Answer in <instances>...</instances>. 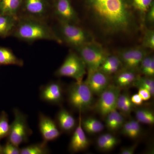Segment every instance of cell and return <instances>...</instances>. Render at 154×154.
Here are the masks:
<instances>
[{
    "instance_id": "6da1fadb",
    "label": "cell",
    "mask_w": 154,
    "mask_h": 154,
    "mask_svg": "<svg viewBox=\"0 0 154 154\" xmlns=\"http://www.w3.org/2000/svg\"><path fill=\"white\" fill-rule=\"evenodd\" d=\"M91 17L105 33L129 34L136 28L125 0H86Z\"/></svg>"
},
{
    "instance_id": "7a4b0ae2",
    "label": "cell",
    "mask_w": 154,
    "mask_h": 154,
    "mask_svg": "<svg viewBox=\"0 0 154 154\" xmlns=\"http://www.w3.org/2000/svg\"><path fill=\"white\" fill-rule=\"evenodd\" d=\"M13 33L15 37L28 42L40 40H50L59 43L63 42L47 25L34 18H25L18 20Z\"/></svg>"
},
{
    "instance_id": "3957f363",
    "label": "cell",
    "mask_w": 154,
    "mask_h": 154,
    "mask_svg": "<svg viewBox=\"0 0 154 154\" xmlns=\"http://www.w3.org/2000/svg\"><path fill=\"white\" fill-rule=\"evenodd\" d=\"M94 96L85 81L72 83L67 91L69 105L79 112H85L93 107Z\"/></svg>"
},
{
    "instance_id": "277c9868",
    "label": "cell",
    "mask_w": 154,
    "mask_h": 154,
    "mask_svg": "<svg viewBox=\"0 0 154 154\" xmlns=\"http://www.w3.org/2000/svg\"><path fill=\"white\" fill-rule=\"evenodd\" d=\"M75 49L78 55L85 64L88 75L99 69L109 54L101 45L94 41Z\"/></svg>"
},
{
    "instance_id": "5b68a950",
    "label": "cell",
    "mask_w": 154,
    "mask_h": 154,
    "mask_svg": "<svg viewBox=\"0 0 154 154\" xmlns=\"http://www.w3.org/2000/svg\"><path fill=\"white\" fill-rule=\"evenodd\" d=\"M62 41L75 48L94 41L91 33L79 27L77 24L59 21Z\"/></svg>"
},
{
    "instance_id": "8992f818",
    "label": "cell",
    "mask_w": 154,
    "mask_h": 154,
    "mask_svg": "<svg viewBox=\"0 0 154 154\" xmlns=\"http://www.w3.org/2000/svg\"><path fill=\"white\" fill-rule=\"evenodd\" d=\"M87 72L85 64L79 56L70 52L55 74L57 76L69 77L80 82L83 81Z\"/></svg>"
},
{
    "instance_id": "52a82bcc",
    "label": "cell",
    "mask_w": 154,
    "mask_h": 154,
    "mask_svg": "<svg viewBox=\"0 0 154 154\" xmlns=\"http://www.w3.org/2000/svg\"><path fill=\"white\" fill-rule=\"evenodd\" d=\"M14 119L10 125L8 141L19 146L28 141L32 131L28 126L26 116L17 108L14 109Z\"/></svg>"
},
{
    "instance_id": "ba28073f",
    "label": "cell",
    "mask_w": 154,
    "mask_h": 154,
    "mask_svg": "<svg viewBox=\"0 0 154 154\" xmlns=\"http://www.w3.org/2000/svg\"><path fill=\"white\" fill-rule=\"evenodd\" d=\"M121 91L120 88L114 84H110L99 96L95 105L96 112L105 117L110 112L116 109V103Z\"/></svg>"
},
{
    "instance_id": "9c48e42d",
    "label": "cell",
    "mask_w": 154,
    "mask_h": 154,
    "mask_svg": "<svg viewBox=\"0 0 154 154\" xmlns=\"http://www.w3.org/2000/svg\"><path fill=\"white\" fill-rule=\"evenodd\" d=\"M145 49L143 47H134L120 50L117 55L121 60L123 68L138 72L142 61L147 54Z\"/></svg>"
},
{
    "instance_id": "30bf717a",
    "label": "cell",
    "mask_w": 154,
    "mask_h": 154,
    "mask_svg": "<svg viewBox=\"0 0 154 154\" xmlns=\"http://www.w3.org/2000/svg\"><path fill=\"white\" fill-rule=\"evenodd\" d=\"M40 98L42 101L52 104L60 105L63 101V89L59 82H51L40 88Z\"/></svg>"
},
{
    "instance_id": "8fae6325",
    "label": "cell",
    "mask_w": 154,
    "mask_h": 154,
    "mask_svg": "<svg viewBox=\"0 0 154 154\" xmlns=\"http://www.w3.org/2000/svg\"><path fill=\"white\" fill-rule=\"evenodd\" d=\"M54 11L59 21L78 24L79 19L70 0H55Z\"/></svg>"
},
{
    "instance_id": "7c38bea8",
    "label": "cell",
    "mask_w": 154,
    "mask_h": 154,
    "mask_svg": "<svg viewBox=\"0 0 154 154\" xmlns=\"http://www.w3.org/2000/svg\"><path fill=\"white\" fill-rule=\"evenodd\" d=\"M85 82L93 94L98 96L111 84L110 76L99 69L88 75Z\"/></svg>"
},
{
    "instance_id": "4fadbf2b",
    "label": "cell",
    "mask_w": 154,
    "mask_h": 154,
    "mask_svg": "<svg viewBox=\"0 0 154 154\" xmlns=\"http://www.w3.org/2000/svg\"><path fill=\"white\" fill-rule=\"evenodd\" d=\"M38 128L44 141L55 140L61 135L55 121L42 113L39 114Z\"/></svg>"
},
{
    "instance_id": "5bb4252c",
    "label": "cell",
    "mask_w": 154,
    "mask_h": 154,
    "mask_svg": "<svg viewBox=\"0 0 154 154\" xmlns=\"http://www.w3.org/2000/svg\"><path fill=\"white\" fill-rule=\"evenodd\" d=\"M81 120L82 118L80 116L78 126L75 128L70 141L69 149L72 152H78L85 150L88 148L90 143L82 127Z\"/></svg>"
},
{
    "instance_id": "9a60e30c",
    "label": "cell",
    "mask_w": 154,
    "mask_h": 154,
    "mask_svg": "<svg viewBox=\"0 0 154 154\" xmlns=\"http://www.w3.org/2000/svg\"><path fill=\"white\" fill-rule=\"evenodd\" d=\"M139 76L137 72L122 69L114 75V85L121 89L132 87Z\"/></svg>"
},
{
    "instance_id": "2e32d148",
    "label": "cell",
    "mask_w": 154,
    "mask_h": 154,
    "mask_svg": "<svg viewBox=\"0 0 154 154\" xmlns=\"http://www.w3.org/2000/svg\"><path fill=\"white\" fill-rule=\"evenodd\" d=\"M55 122L59 129L66 133L71 132L76 127V122L73 116L63 108L58 112Z\"/></svg>"
},
{
    "instance_id": "e0dca14e",
    "label": "cell",
    "mask_w": 154,
    "mask_h": 154,
    "mask_svg": "<svg viewBox=\"0 0 154 154\" xmlns=\"http://www.w3.org/2000/svg\"><path fill=\"white\" fill-rule=\"evenodd\" d=\"M122 68V63L118 55L108 54L99 69L110 76Z\"/></svg>"
},
{
    "instance_id": "ac0fdd59",
    "label": "cell",
    "mask_w": 154,
    "mask_h": 154,
    "mask_svg": "<svg viewBox=\"0 0 154 154\" xmlns=\"http://www.w3.org/2000/svg\"><path fill=\"white\" fill-rule=\"evenodd\" d=\"M24 8L32 17H42L47 11V4L45 0H25Z\"/></svg>"
},
{
    "instance_id": "d6986e66",
    "label": "cell",
    "mask_w": 154,
    "mask_h": 154,
    "mask_svg": "<svg viewBox=\"0 0 154 154\" xmlns=\"http://www.w3.org/2000/svg\"><path fill=\"white\" fill-rule=\"evenodd\" d=\"M18 21L17 16L0 14V36L4 38L13 33Z\"/></svg>"
},
{
    "instance_id": "ffe728a7",
    "label": "cell",
    "mask_w": 154,
    "mask_h": 154,
    "mask_svg": "<svg viewBox=\"0 0 154 154\" xmlns=\"http://www.w3.org/2000/svg\"><path fill=\"white\" fill-rule=\"evenodd\" d=\"M23 61L17 57L11 49L0 46V65L23 66Z\"/></svg>"
},
{
    "instance_id": "44dd1931",
    "label": "cell",
    "mask_w": 154,
    "mask_h": 154,
    "mask_svg": "<svg viewBox=\"0 0 154 154\" xmlns=\"http://www.w3.org/2000/svg\"><path fill=\"white\" fill-rule=\"evenodd\" d=\"M81 124L85 132L88 134L99 133L104 129V125L100 120L94 117H88L81 120Z\"/></svg>"
},
{
    "instance_id": "7402d4cb",
    "label": "cell",
    "mask_w": 154,
    "mask_h": 154,
    "mask_svg": "<svg viewBox=\"0 0 154 154\" xmlns=\"http://www.w3.org/2000/svg\"><path fill=\"white\" fill-rule=\"evenodd\" d=\"M135 106L131 102L129 94L125 92L120 93L116 103V110L122 115H128L134 110Z\"/></svg>"
},
{
    "instance_id": "603a6c76",
    "label": "cell",
    "mask_w": 154,
    "mask_h": 154,
    "mask_svg": "<svg viewBox=\"0 0 154 154\" xmlns=\"http://www.w3.org/2000/svg\"><path fill=\"white\" fill-rule=\"evenodd\" d=\"M22 0H0V14L17 16Z\"/></svg>"
},
{
    "instance_id": "cb8c5ba5",
    "label": "cell",
    "mask_w": 154,
    "mask_h": 154,
    "mask_svg": "<svg viewBox=\"0 0 154 154\" xmlns=\"http://www.w3.org/2000/svg\"><path fill=\"white\" fill-rule=\"evenodd\" d=\"M136 120L140 123L148 125H153L154 114L153 111L146 108H138L135 110Z\"/></svg>"
},
{
    "instance_id": "d4e9b609",
    "label": "cell",
    "mask_w": 154,
    "mask_h": 154,
    "mask_svg": "<svg viewBox=\"0 0 154 154\" xmlns=\"http://www.w3.org/2000/svg\"><path fill=\"white\" fill-rule=\"evenodd\" d=\"M139 71L146 76H154V57L152 55H146L144 57L140 66Z\"/></svg>"
},
{
    "instance_id": "484cf974",
    "label": "cell",
    "mask_w": 154,
    "mask_h": 154,
    "mask_svg": "<svg viewBox=\"0 0 154 154\" xmlns=\"http://www.w3.org/2000/svg\"><path fill=\"white\" fill-rule=\"evenodd\" d=\"M46 142L30 145L20 149V154H45L49 153Z\"/></svg>"
},
{
    "instance_id": "4316f807",
    "label": "cell",
    "mask_w": 154,
    "mask_h": 154,
    "mask_svg": "<svg viewBox=\"0 0 154 154\" xmlns=\"http://www.w3.org/2000/svg\"><path fill=\"white\" fill-rule=\"evenodd\" d=\"M133 87L138 88H144L150 92L152 96L154 95V77L139 75L134 83Z\"/></svg>"
},
{
    "instance_id": "83f0119b",
    "label": "cell",
    "mask_w": 154,
    "mask_h": 154,
    "mask_svg": "<svg viewBox=\"0 0 154 154\" xmlns=\"http://www.w3.org/2000/svg\"><path fill=\"white\" fill-rule=\"evenodd\" d=\"M153 4V0H132V5L135 10L143 17Z\"/></svg>"
},
{
    "instance_id": "f1b7e54d",
    "label": "cell",
    "mask_w": 154,
    "mask_h": 154,
    "mask_svg": "<svg viewBox=\"0 0 154 154\" xmlns=\"http://www.w3.org/2000/svg\"><path fill=\"white\" fill-rule=\"evenodd\" d=\"M10 129L8 115L5 111H2L0 116V140L8 136Z\"/></svg>"
},
{
    "instance_id": "f546056e",
    "label": "cell",
    "mask_w": 154,
    "mask_h": 154,
    "mask_svg": "<svg viewBox=\"0 0 154 154\" xmlns=\"http://www.w3.org/2000/svg\"><path fill=\"white\" fill-rule=\"evenodd\" d=\"M142 47L151 50L154 49V31L148 29L146 31L142 40Z\"/></svg>"
},
{
    "instance_id": "4dcf8cb0",
    "label": "cell",
    "mask_w": 154,
    "mask_h": 154,
    "mask_svg": "<svg viewBox=\"0 0 154 154\" xmlns=\"http://www.w3.org/2000/svg\"><path fill=\"white\" fill-rule=\"evenodd\" d=\"M130 121L131 123V129L128 137L131 139L137 138L141 133V127L140 122L134 119H131Z\"/></svg>"
},
{
    "instance_id": "1f68e13d",
    "label": "cell",
    "mask_w": 154,
    "mask_h": 154,
    "mask_svg": "<svg viewBox=\"0 0 154 154\" xmlns=\"http://www.w3.org/2000/svg\"><path fill=\"white\" fill-rule=\"evenodd\" d=\"M118 110L115 109L108 113L105 116V125L108 130L114 131V124H115L116 114Z\"/></svg>"
},
{
    "instance_id": "d6a6232c",
    "label": "cell",
    "mask_w": 154,
    "mask_h": 154,
    "mask_svg": "<svg viewBox=\"0 0 154 154\" xmlns=\"http://www.w3.org/2000/svg\"><path fill=\"white\" fill-rule=\"evenodd\" d=\"M2 154H19L20 149L19 146L8 141L4 146H2Z\"/></svg>"
},
{
    "instance_id": "836d02e7",
    "label": "cell",
    "mask_w": 154,
    "mask_h": 154,
    "mask_svg": "<svg viewBox=\"0 0 154 154\" xmlns=\"http://www.w3.org/2000/svg\"><path fill=\"white\" fill-rule=\"evenodd\" d=\"M96 144L98 148L103 152H108L112 149V148L109 145L102 136V135L99 136L96 140Z\"/></svg>"
},
{
    "instance_id": "e575fe53",
    "label": "cell",
    "mask_w": 154,
    "mask_h": 154,
    "mask_svg": "<svg viewBox=\"0 0 154 154\" xmlns=\"http://www.w3.org/2000/svg\"><path fill=\"white\" fill-rule=\"evenodd\" d=\"M102 135L106 141V142L112 149L114 148L115 146L118 144L119 143L118 138L113 135L109 133H105L102 134Z\"/></svg>"
},
{
    "instance_id": "d590c367",
    "label": "cell",
    "mask_w": 154,
    "mask_h": 154,
    "mask_svg": "<svg viewBox=\"0 0 154 154\" xmlns=\"http://www.w3.org/2000/svg\"><path fill=\"white\" fill-rule=\"evenodd\" d=\"M146 22L149 25H153L154 22V6L153 4L145 14Z\"/></svg>"
},
{
    "instance_id": "8d00e7d4",
    "label": "cell",
    "mask_w": 154,
    "mask_h": 154,
    "mask_svg": "<svg viewBox=\"0 0 154 154\" xmlns=\"http://www.w3.org/2000/svg\"><path fill=\"white\" fill-rule=\"evenodd\" d=\"M125 118L123 115L119 112H117L114 124V131L120 129L125 123Z\"/></svg>"
},
{
    "instance_id": "74e56055",
    "label": "cell",
    "mask_w": 154,
    "mask_h": 154,
    "mask_svg": "<svg viewBox=\"0 0 154 154\" xmlns=\"http://www.w3.org/2000/svg\"><path fill=\"white\" fill-rule=\"evenodd\" d=\"M138 94L140 96L143 101H148L152 96L150 92L144 88H138Z\"/></svg>"
},
{
    "instance_id": "f35d334b",
    "label": "cell",
    "mask_w": 154,
    "mask_h": 154,
    "mask_svg": "<svg viewBox=\"0 0 154 154\" xmlns=\"http://www.w3.org/2000/svg\"><path fill=\"white\" fill-rule=\"evenodd\" d=\"M121 133L123 135L128 137L131 129V123L130 121L125 122L124 124L121 128Z\"/></svg>"
},
{
    "instance_id": "ab89813d",
    "label": "cell",
    "mask_w": 154,
    "mask_h": 154,
    "mask_svg": "<svg viewBox=\"0 0 154 154\" xmlns=\"http://www.w3.org/2000/svg\"><path fill=\"white\" fill-rule=\"evenodd\" d=\"M131 102L135 105H141L143 103V101L138 94H134L130 97Z\"/></svg>"
},
{
    "instance_id": "60d3db41",
    "label": "cell",
    "mask_w": 154,
    "mask_h": 154,
    "mask_svg": "<svg viewBox=\"0 0 154 154\" xmlns=\"http://www.w3.org/2000/svg\"><path fill=\"white\" fill-rule=\"evenodd\" d=\"M137 145H134L131 146L124 147L120 150V153L121 154H133L134 153Z\"/></svg>"
},
{
    "instance_id": "b9f144b4",
    "label": "cell",
    "mask_w": 154,
    "mask_h": 154,
    "mask_svg": "<svg viewBox=\"0 0 154 154\" xmlns=\"http://www.w3.org/2000/svg\"><path fill=\"white\" fill-rule=\"evenodd\" d=\"M2 146L0 145V154H2Z\"/></svg>"
}]
</instances>
